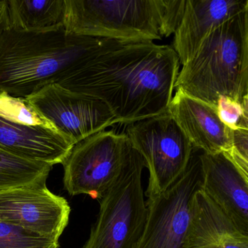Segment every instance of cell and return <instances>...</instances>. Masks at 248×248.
<instances>
[{"instance_id": "obj_14", "label": "cell", "mask_w": 248, "mask_h": 248, "mask_svg": "<svg viewBox=\"0 0 248 248\" xmlns=\"http://www.w3.org/2000/svg\"><path fill=\"white\" fill-rule=\"evenodd\" d=\"M183 248H248V235L242 233L201 189L193 198Z\"/></svg>"}, {"instance_id": "obj_5", "label": "cell", "mask_w": 248, "mask_h": 248, "mask_svg": "<svg viewBox=\"0 0 248 248\" xmlns=\"http://www.w3.org/2000/svg\"><path fill=\"white\" fill-rule=\"evenodd\" d=\"M144 168V159L135 149L117 179L99 200L98 218L82 248H133L147 216L141 182Z\"/></svg>"}, {"instance_id": "obj_8", "label": "cell", "mask_w": 248, "mask_h": 248, "mask_svg": "<svg viewBox=\"0 0 248 248\" xmlns=\"http://www.w3.org/2000/svg\"><path fill=\"white\" fill-rule=\"evenodd\" d=\"M202 187L200 155L193 151L183 175L166 191L146 202L144 227L132 248H183L191 220L193 198Z\"/></svg>"}, {"instance_id": "obj_6", "label": "cell", "mask_w": 248, "mask_h": 248, "mask_svg": "<svg viewBox=\"0 0 248 248\" xmlns=\"http://www.w3.org/2000/svg\"><path fill=\"white\" fill-rule=\"evenodd\" d=\"M126 134L149 170L148 200L166 191L185 172L194 147L168 111L129 124Z\"/></svg>"}, {"instance_id": "obj_21", "label": "cell", "mask_w": 248, "mask_h": 248, "mask_svg": "<svg viewBox=\"0 0 248 248\" xmlns=\"http://www.w3.org/2000/svg\"><path fill=\"white\" fill-rule=\"evenodd\" d=\"M228 152L237 163L248 168V129L232 130V146Z\"/></svg>"}, {"instance_id": "obj_2", "label": "cell", "mask_w": 248, "mask_h": 248, "mask_svg": "<svg viewBox=\"0 0 248 248\" xmlns=\"http://www.w3.org/2000/svg\"><path fill=\"white\" fill-rule=\"evenodd\" d=\"M118 40L52 31L0 32V92L27 98L62 74Z\"/></svg>"}, {"instance_id": "obj_1", "label": "cell", "mask_w": 248, "mask_h": 248, "mask_svg": "<svg viewBox=\"0 0 248 248\" xmlns=\"http://www.w3.org/2000/svg\"><path fill=\"white\" fill-rule=\"evenodd\" d=\"M179 69L171 46L119 42L79 62L54 83L98 98L116 123L130 124L168 111Z\"/></svg>"}, {"instance_id": "obj_12", "label": "cell", "mask_w": 248, "mask_h": 248, "mask_svg": "<svg viewBox=\"0 0 248 248\" xmlns=\"http://www.w3.org/2000/svg\"><path fill=\"white\" fill-rule=\"evenodd\" d=\"M168 112L181 127L193 147L204 153L229 152L232 129L220 120L217 108L181 91H175Z\"/></svg>"}, {"instance_id": "obj_17", "label": "cell", "mask_w": 248, "mask_h": 248, "mask_svg": "<svg viewBox=\"0 0 248 248\" xmlns=\"http://www.w3.org/2000/svg\"><path fill=\"white\" fill-rule=\"evenodd\" d=\"M53 166L15 156L0 148V191L47 181Z\"/></svg>"}, {"instance_id": "obj_4", "label": "cell", "mask_w": 248, "mask_h": 248, "mask_svg": "<svg viewBox=\"0 0 248 248\" xmlns=\"http://www.w3.org/2000/svg\"><path fill=\"white\" fill-rule=\"evenodd\" d=\"M186 0H65L67 32L122 42H153L175 33Z\"/></svg>"}, {"instance_id": "obj_15", "label": "cell", "mask_w": 248, "mask_h": 248, "mask_svg": "<svg viewBox=\"0 0 248 248\" xmlns=\"http://www.w3.org/2000/svg\"><path fill=\"white\" fill-rule=\"evenodd\" d=\"M73 146L56 130L0 118V148L18 157L53 166L63 164Z\"/></svg>"}, {"instance_id": "obj_16", "label": "cell", "mask_w": 248, "mask_h": 248, "mask_svg": "<svg viewBox=\"0 0 248 248\" xmlns=\"http://www.w3.org/2000/svg\"><path fill=\"white\" fill-rule=\"evenodd\" d=\"M6 3L7 27L32 32L63 27L65 0H6Z\"/></svg>"}, {"instance_id": "obj_22", "label": "cell", "mask_w": 248, "mask_h": 248, "mask_svg": "<svg viewBox=\"0 0 248 248\" xmlns=\"http://www.w3.org/2000/svg\"><path fill=\"white\" fill-rule=\"evenodd\" d=\"M7 27L6 0H0V32Z\"/></svg>"}, {"instance_id": "obj_19", "label": "cell", "mask_w": 248, "mask_h": 248, "mask_svg": "<svg viewBox=\"0 0 248 248\" xmlns=\"http://www.w3.org/2000/svg\"><path fill=\"white\" fill-rule=\"evenodd\" d=\"M59 240L0 222V248H59Z\"/></svg>"}, {"instance_id": "obj_18", "label": "cell", "mask_w": 248, "mask_h": 248, "mask_svg": "<svg viewBox=\"0 0 248 248\" xmlns=\"http://www.w3.org/2000/svg\"><path fill=\"white\" fill-rule=\"evenodd\" d=\"M0 118L23 125L56 130L51 123L33 108L27 98H16L5 92H0Z\"/></svg>"}, {"instance_id": "obj_13", "label": "cell", "mask_w": 248, "mask_h": 248, "mask_svg": "<svg viewBox=\"0 0 248 248\" xmlns=\"http://www.w3.org/2000/svg\"><path fill=\"white\" fill-rule=\"evenodd\" d=\"M248 9V0H186L172 47L180 63L194 56L212 30Z\"/></svg>"}, {"instance_id": "obj_7", "label": "cell", "mask_w": 248, "mask_h": 248, "mask_svg": "<svg viewBox=\"0 0 248 248\" xmlns=\"http://www.w3.org/2000/svg\"><path fill=\"white\" fill-rule=\"evenodd\" d=\"M135 148L126 133L103 130L76 143L63 162V185L70 195L101 200Z\"/></svg>"}, {"instance_id": "obj_10", "label": "cell", "mask_w": 248, "mask_h": 248, "mask_svg": "<svg viewBox=\"0 0 248 248\" xmlns=\"http://www.w3.org/2000/svg\"><path fill=\"white\" fill-rule=\"evenodd\" d=\"M66 199L50 191L46 182L0 191V222L59 241L69 223Z\"/></svg>"}, {"instance_id": "obj_3", "label": "cell", "mask_w": 248, "mask_h": 248, "mask_svg": "<svg viewBox=\"0 0 248 248\" xmlns=\"http://www.w3.org/2000/svg\"><path fill=\"white\" fill-rule=\"evenodd\" d=\"M175 89L216 108L221 96L248 101V9L207 34L178 72Z\"/></svg>"}, {"instance_id": "obj_11", "label": "cell", "mask_w": 248, "mask_h": 248, "mask_svg": "<svg viewBox=\"0 0 248 248\" xmlns=\"http://www.w3.org/2000/svg\"><path fill=\"white\" fill-rule=\"evenodd\" d=\"M202 191L245 234L248 235V168L229 152L200 155Z\"/></svg>"}, {"instance_id": "obj_9", "label": "cell", "mask_w": 248, "mask_h": 248, "mask_svg": "<svg viewBox=\"0 0 248 248\" xmlns=\"http://www.w3.org/2000/svg\"><path fill=\"white\" fill-rule=\"evenodd\" d=\"M27 100L74 146L116 124L114 116L102 101L54 82L47 84Z\"/></svg>"}, {"instance_id": "obj_20", "label": "cell", "mask_w": 248, "mask_h": 248, "mask_svg": "<svg viewBox=\"0 0 248 248\" xmlns=\"http://www.w3.org/2000/svg\"><path fill=\"white\" fill-rule=\"evenodd\" d=\"M216 108L219 118L229 128L248 129V101L240 103L229 97L221 96Z\"/></svg>"}]
</instances>
